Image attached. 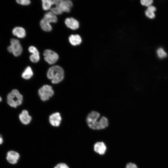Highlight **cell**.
Masks as SVG:
<instances>
[{"instance_id":"cell-3","label":"cell","mask_w":168,"mask_h":168,"mask_svg":"<svg viewBox=\"0 0 168 168\" xmlns=\"http://www.w3.org/2000/svg\"><path fill=\"white\" fill-rule=\"evenodd\" d=\"M23 96L19 91L14 89L9 92L7 96V102L11 107L16 108L22 104Z\"/></svg>"},{"instance_id":"cell-22","label":"cell","mask_w":168,"mask_h":168,"mask_svg":"<svg viewBox=\"0 0 168 168\" xmlns=\"http://www.w3.org/2000/svg\"><path fill=\"white\" fill-rule=\"evenodd\" d=\"M28 50L30 53H32V54L35 55H39V51L35 47L31 46L29 47Z\"/></svg>"},{"instance_id":"cell-8","label":"cell","mask_w":168,"mask_h":168,"mask_svg":"<svg viewBox=\"0 0 168 168\" xmlns=\"http://www.w3.org/2000/svg\"><path fill=\"white\" fill-rule=\"evenodd\" d=\"M20 157L19 154L14 151H10L7 153L6 159L7 161L11 164L16 163Z\"/></svg>"},{"instance_id":"cell-19","label":"cell","mask_w":168,"mask_h":168,"mask_svg":"<svg viewBox=\"0 0 168 168\" xmlns=\"http://www.w3.org/2000/svg\"><path fill=\"white\" fill-rule=\"evenodd\" d=\"M157 53L158 57L161 58H165L167 55L166 52L161 48H159L157 50Z\"/></svg>"},{"instance_id":"cell-26","label":"cell","mask_w":168,"mask_h":168,"mask_svg":"<svg viewBox=\"0 0 168 168\" xmlns=\"http://www.w3.org/2000/svg\"><path fill=\"white\" fill-rule=\"evenodd\" d=\"M125 168H138V167L135 164L129 162L126 164Z\"/></svg>"},{"instance_id":"cell-4","label":"cell","mask_w":168,"mask_h":168,"mask_svg":"<svg viewBox=\"0 0 168 168\" xmlns=\"http://www.w3.org/2000/svg\"><path fill=\"white\" fill-rule=\"evenodd\" d=\"M10 43V45L7 48L8 52L12 53L16 57L20 55L22 52V48L19 41L18 40L12 38L11 40Z\"/></svg>"},{"instance_id":"cell-12","label":"cell","mask_w":168,"mask_h":168,"mask_svg":"<svg viewBox=\"0 0 168 168\" xmlns=\"http://www.w3.org/2000/svg\"><path fill=\"white\" fill-rule=\"evenodd\" d=\"M21 122L23 124H28L31 120V117L28 114V111L26 110L22 111L19 116Z\"/></svg>"},{"instance_id":"cell-24","label":"cell","mask_w":168,"mask_h":168,"mask_svg":"<svg viewBox=\"0 0 168 168\" xmlns=\"http://www.w3.org/2000/svg\"><path fill=\"white\" fill-rule=\"evenodd\" d=\"M145 13L146 16L151 19H153L155 16V15L154 12H153L147 10L145 11Z\"/></svg>"},{"instance_id":"cell-23","label":"cell","mask_w":168,"mask_h":168,"mask_svg":"<svg viewBox=\"0 0 168 168\" xmlns=\"http://www.w3.org/2000/svg\"><path fill=\"white\" fill-rule=\"evenodd\" d=\"M140 2L142 5L148 7L151 5L153 1L152 0H142Z\"/></svg>"},{"instance_id":"cell-1","label":"cell","mask_w":168,"mask_h":168,"mask_svg":"<svg viewBox=\"0 0 168 168\" xmlns=\"http://www.w3.org/2000/svg\"><path fill=\"white\" fill-rule=\"evenodd\" d=\"M86 123L91 129L93 130L103 129L107 127L109 124L108 119L104 116H100L98 112L92 111L87 115Z\"/></svg>"},{"instance_id":"cell-25","label":"cell","mask_w":168,"mask_h":168,"mask_svg":"<svg viewBox=\"0 0 168 168\" xmlns=\"http://www.w3.org/2000/svg\"><path fill=\"white\" fill-rule=\"evenodd\" d=\"M16 2L18 3L23 5H27L30 3L29 0H17Z\"/></svg>"},{"instance_id":"cell-21","label":"cell","mask_w":168,"mask_h":168,"mask_svg":"<svg viewBox=\"0 0 168 168\" xmlns=\"http://www.w3.org/2000/svg\"><path fill=\"white\" fill-rule=\"evenodd\" d=\"M39 55H35L32 54L30 57V61L33 63H37L40 60Z\"/></svg>"},{"instance_id":"cell-6","label":"cell","mask_w":168,"mask_h":168,"mask_svg":"<svg viewBox=\"0 0 168 168\" xmlns=\"http://www.w3.org/2000/svg\"><path fill=\"white\" fill-rule=\"evenodd\" d=\"M52 2L53 4L59 7L63 12H70L73 6L72 2L69 0H53Z\"/></svg>"},{"instance_id":"cell-30","label":"cell","mask_w":168,"mask_h":168,"mask_svg":"<svg viewBox=\"0 0 168 168\" xmlns=\"http://www.w3.org/2000/svg\"><path fill=\"white\" fill-rule=\"evenodd\" d=\"M2 98H1V97L0 96V102H1V101H2Z\"/></svg>"},{"instance_id":"cell-27","label":"cell","mask_w":168,"mask_h":168,"mask_svg":"<svg viewBox=\"0 0 168 168\" xmlns=\"http://www.w3.org/2000/svg\"><path fill=\"white\" fill-rule=\"evenodd\" d=\"M54 168H69L65 164L60 163L57 164Z\"/></svg>"},{"instance_id":"cell-13","label":"cell","mask_w":168,"mask_h":168,"mask_svg":"<svg viewBox=\"0 0 168 168\" xmlns=\"http://www.w3.org/2000/svg\"><path fill=\"white\" fill-rule=\"evenodd\" d=\"M12 33L13 35L20 38H24L26 35L25 30L21 27L14 28L12 30Z\"/></svg>"},{"instance_id":"cell-10","label":"cell","mask_w":168,"mask_h":168,"mask_svg":"<svg viewBox=\"0 0 168 168\" xmlns=\"http://www.w3.org/2000/svg\"><path fill=\"white\" fill-rule=\"evenodd\" d=\"M106 149L105 144L103 142H97L94 145V151L100 155H103L105 154Z\"/></svg>"},{"instance_id":"cell-7","label":"cell","mask_w":168,"mask_h":168,"mask_svg":"<svg viewBox=\"0 0 168 168\" xmlns=\"http://www.w3.org/2000/svg\"><path fill=\"white\" fill-rule=\"evenodd\" d=\"M44 60L49 64L55 63L58 60V56L54 51L50 49H46L43 53Z\"/></svg>"},{"instance_id":"cell-9","label":"cell","mask_w":168,"mask_h":168,"mask_svg":"<svg viewBox=\"0 0 168 168\" xmlns=\"http://www.w3.org/2000/svg\"><path fill=\"white\" fill-rule=\"evenodd\" d=\"M49 121L53 126H58L61 121V117L60 114L58 112L53 113L49 117Z\"/></svg>"},{"instance_id":"cell-28","label":"cell","mask_w":168,"mask_h":168,"mask_svg":"<svg viewBox=\"0 0 168 168\" xmlns=\"http://www.w3.org/2000/svg\"><path fill=\"white\" fill-rule=\"evenodd\" d=\"M156 8L155 7L151 5L148 7L147 10L153 12H154L156 11Z\"/></svg>"},{"instance_id":"cell-17","label":"cell","mask_w":168,"mask_h":168,"mask_svg":"<svg viewBox=\"0 0 168 168\" xmlns=\"http://www.w3.org/2000/svg\"><path fill=\"white\" fill-rule=\"evenodd\" d=\"M33 71L31 68L30 66L26 68L22 74V77L26 80L29 79L33 76Z\"/></svg>"},{"instance_id":"cell-18","label":"cell","mask_w":168,"mask_h":168,"mask_svg":"<svg viewBox=\"0 0 168 168\" xmlns=\"http://www.w3.org/2000/svg\"><path fill=\"white\" fill-rule=\"evenodd\" d=\"M42 7L44 10H48L51 8V7L53 5L52 0H42Z\"/></svg>"},{"instance_id":"cell-11","label":"cell","mask_w":168,"mask_h":168,"mask_svg":"<svg viewBox=\"0 0 168 168\" xmlns=\"http://www.w3.org/2000/svg\"><path fill=\"white\" fill-rule=\"evenodd\" d=\"M66 26L69 28L75 30L79 27V23L76 19L72 17L67 18L65 21Z\"/></svg>"},{"instance_id":"cell-15","label":"cell","mask_w":168,"mask_h":168,"mask_svg":"<svg viewBox=\"0 0 168 168\" xmlns=\"http://www.w3.org/2000/svg\"><path fill=\"white\" fill-rule=\"evenodd\" d=\"M43 18L49 23H56L58 20L56 16L51 12L45 13Z\"/></svg>"},{"instance_id":"cell-5","label":"cell","mask_w":168,"mask_h":168,"mask_svg":"<svg viewBox=\"0 0 168 168\" xmlns=\"http://www.w3.org/2000/svg\"><path fill=\"white\" fill-rule=\"evenodd\" d=\"M38 94L41 100L45 101L54 94V91L52 87L50 85H43L38 90Z\"/></svg>"},{"instance_id":"cell-2","label":"cell","mask_w":168,"mask_h":168,"mask_svg":"<svg viewBox=\"0 0 168 168\" xmlns=\"http://www.w3.org/2000/svg\"><path fill=\"white\" fill-rule=\"evenodd\" d=\"M47 76L48 78L51 80L52 83L57 84L61 82L63 79L64 70L59 66H54L48 69Z\"/></svg>"},{"instance_id":"cell-29","label":"cell","mask_w":168,"mask_h":168,"mask_svg":"<svg viewBox=\"0 0 168 168\" xmlns=\"http://www.w3.org/2000/svg\"><path fill=\"white\" fill-rule=\"evenodd\" d=\"M3 142V138L2 137V136L1 134H0V144H1Z\"/></svg>"},{"instance_id":"cell-20","label":"cell","mask_w":168,"mask_h":168,"mask_svg":"<svg viewBox=\"0 0 168 168\" xmlns=\"http://www.w3.org/2000/svg\"><path fill=\"white\" fill-rule=\"evenodd\" d=\"M50 10L51 12L55 15H60L63 12L59 7L56 6L51 8Z\"/></svg>"},{"instance_id":"cell-16","label":"cell","mask_w":168,"mask_h":168,"mask_svg":"<svg viewBox=\"0 0 168 168\" xmlns=\"http://www.w3.org/2000/svg\"><path fill=\"white\" fill-rule=\"evenodd\" d=\"M40 25L41 29L45 31H50L52 29V27L50 23L43 18L40 21Z\"/></svg>"},{"instance_id":"cell-14","label":"cell","mask_w":168,"mask_h":168,"mask_svg":"<svg viewBox=\"0 0 168 168\" xmlns=\"http://www.w3.org/2000/svg\"><path fill=\"white\" fill-rule=\"evenodd\" d=\"M69 40L71 44L73 46L78 45L81 43L82 39L78 35H72L69 37Z\"/></svg>"}]
</instances>
